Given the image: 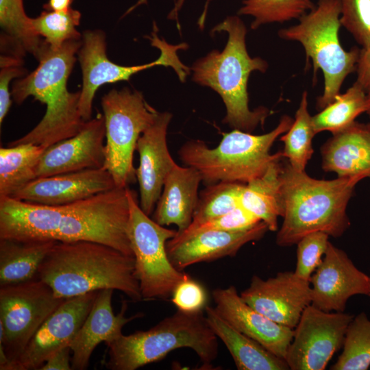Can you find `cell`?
<instances>
[{
  "mask_svg": "<svg viewBox=\"0 0 370 370\" xmlns=\"http://www.w3.org/2000/svg\"><path fill=\"white\" fill-rule=\"evenodd\" d=\"M127 190L115 187L61 206L0 197V239L92 241L134 256L127 234Z\"/></svg>",
  "mask_w": 370,
  "mask_h": 370,
  "instance_id": "obj_1",
  "label": "cell"
},
{
  "mask_svg": "<svg viewBox=\"0 0 370 370\" xmlns=\"http://www.w3.org/2000/svg\"><path fill=\"white\" fill-rule=\"evenodd\" d=\"M82 44V38L71 40L53 49L44 41L36 58L39 62L36 69L14 81L11 95L16 104L32 96L46 106V112L32 130L8 146L32 143L47 148L82 129L86 121L79 110L80 91L71 92L67 88Z\"/></svg>",
  "mask_w": 370,
  "mask_h": 370,
  "instance_id": "obj_2",
  "label": "cell"
},
{
  "mask_svg": "<svg viewBox=\"0 0 370 370\" xmlns=\"http://www.w3.org/2000/svg\"><path fill=\"white\" fill-rule=\"evenodd\" d=\"M36 277L59 298L112 289L121 291L134 301L143 300L134 256L97 242H57Z\"/></svg>",
  "mask_w": 370,
  "mask_h": 370,
  "instance_id": "obj_3",
  "label": "cell"
},
{
  "mask_svg": "<svg viewBox=\"0 0 370 370\" xmlns=\"http://www.w3.org/2000/svg\"><path fill=\"white\" fill-rule=\"evenodd\" d=\"M280 178L284 219L278 245L292 246L315 232L339 237L349 227L347 206L361 179H314L293 169L287 160L282 164Z\"/></svg>",
  "mask_w": 370,
  "mask_h": 370,
  "instance_id": "obj_4",
  "label": "cell"
},
{
  "mask_svg": "<svg viewBox=\"0 0 370 370\" xmlns=\"http://www.w3.org/2000/svg\"><path fill=\"white\" fill-rule=\"evenodd\" d=\"M223 31L228 35L224 49L212 51L197 60L190 69L193 80L221 96L226 108L223 123L251 133L258 125L264 124L271 112L265 107L249 109L247 82L252 71L264 73L268 64L259 57L249 56L245 42L247 29L238 16L227 17L211 32Z\"/></svg>",
  "mask_w": 370,
  "mask_h": 370,
  "instance_id": "obj_5",
  "label": "cell"
},
{
  "mask_svg": "<svg viewBox=\"0 0 370 370\" xmlns=\"http://www.w3.org/2000/svg\"><path fill=\"white\" fill-rule=\"evenodd\" d=\"M217 338L203 310L189 313L177 310L147 330L122 334L107 344L105 367L110 370H136L163 359L176 349L187 347L208 367L218 356Z\"/></svg>",
  "mask_w": 370,
  "mask_h": 370,
  "instance_id": "obj_6",
  "label": "cell"
},
{
  "mask_svg": "<svg viewBox=\"0 0 370 370\" xmlns=\"http://www.w3.org/2000/svg\"><path fill=\"white\" fill-rule=\"evenodd\" d=\"M294 119L284 115L271 132L254 135L239 130L223 134L219 144L209 148L202 140L184 143L178 155L186 166L197 169L207 185L219 182L247 184L262 175L282 151L270 153L275 140L286 132Z\"/></svg>",
  "mask_w": 370,
  "mask_h": 370,
  "instance_id": "obj_7",
  "label": "cell"
},
{
  "mask_svg": "<svg viewBox=\"0 0 370 370\" xmlns=\"http://www.w3.org/2000/svg\"><path fill=\"white\" fill-rule=\"evenodd\" d=\"M340 16V0H319L314 9L299 18L297 25L278 32L281 38L302 45L306 64L309 58L312 61L314 76L319 69L322 71L324 89L317 99L319 110L333 102L340 94L345 79L356 71L360 56L358 48L346 51L341 45Z\"/></svg>",
  "mask_w": 370,
  "mask_h": 370,
  "instance_id": "obj_8",
  "label": "cell"
},
{
  "mask_svg": "<svg viewBox=\"0 0 370 370\" xmlns=\"http://www.w3.org/2000/svg\"><path fill=\"white\" fill-rule=\"evenodd\" d=\"M106 138L103 168L116 187H128L136 180L133 164L137 141L158 112L136 90L112 89L101 98Z\"/></svg>",
  "mask_w": 370,
  "mask_h": 370,
  "instance_id": "obj_9",
  "label": "cell"
},
{
  "mask_svg": "<svg viewBox=\"0 0 370 370\" xmlns=\"http://www.w3.org/2000/svg\"><path fill=\"white\" fill-rule=\"evenodd\" d=\"M127 234L134 258L135 275L143 300H166L176 286L189 275L171 263L166 243L177 230L159 225L140 208L137 194L128 188Z\"/></svg>",
  "mask_w": 370,
  "mask_h": 370,
  "instance_id": "obj_10",
  "label": "cell"
},
{
  "mask_svg": "<svg viewBox=\"0 0 370 370\" xmlns=\"http://www.w3.org/2000/svg\"><path fill=\"white\" fill-rule=\"evenodd\" d=\"M151 45L160 51L155 61L141 65L122 66L110 61L106 53V35L101 30H86L82 35V44L77 58L82 71V88L80 90L79 110L82 118L91 119L95 95L101 86L121 81H129L134 74L155 66H171L180 80L184 82L190 69L180 61L177 51L188 47L186 43L173 45L153 33Z\"/></svg>",
  "mask_w": 370,
  "mask_h": 370,
  "instance_id": "obj_11",
  "label": "cell"
},
{
  "mask_svg": "<svg viewBox=\"0 0 370 370\" xmlns=\"http://www.w3.org/2000/svg\"><path fill=\"white\" fill-rule=\"evenodd\" d=\"M66 299L57 297L51 288L37 277L0 286V352L8 360L5 370Z\"/></svg>",
  "mask_w": 370,
  "mask_h": 370,
  "instance_id": "obj_12",
  "label": "cell"
},
{
  "mask_svg": "<svg viewBox=\"0 0 370 370\" xmlns=\"http://www.w3.org/2000/svg\"><path fill=\"white\" fill-rule=\"evenodd\" d=\"M354 316L344 312H325L308 306L293 329L285 361L291 370H324L343 347Z\"/></svg>",
  "mask_w": 370,
  "mask_h": 370,
  "instance_id": "obj_13",
  "label": "cell"
},
{
  "mask_svg": "<svg viewBox=\"0 0 370 370\" xmlns=\"http://www.w3.org/2000/svg\"><path fill=\"white\" fill-rule=\"evenodd\" d=\"M97 293L66 299L44 322L8 370H38L54 353L69 346L89 314Z\"/></svg>",
  "mask_w": 370,
  "mask_h": 370,
  "instance_id": "obj_14",
  "label": "cell"
},
{
  "mask_svg": "<svg viewBox=\"0 0 370 370\" xmlns=\"http://www.w3.org/2000/svg\"><path fill=\"white\" fill-rule=\"evenodd\" d=\"M240 295L256 311L292 329L311 304L310 282L292 271L280 272L267 280L254 275Z\"/></svg>",
  "mask_w": 370,
  "mask_h": 370,
  "instance_id": "obj_15",
  "label": "cell"
},
{
  "mask_svg": "<svg viewBox=\"0 0 370 370\" xmlns=\"http://www.w3.org/2000/svg\"><path fill=\"white\" fill-rule=\"evenodd\" d=\"M311 304L325 312H344L347 300L369 294V275L330 242L310 280Z\"/></svg>",
  "mask_w": 370,
  "mask_h": 370,
  "instance_id": "obj_16",
  "label": "cell"
},
{
  "mask_svg": "<svg viewBox=\"0 0 370 370\" xmlns=\"http://www.w3.org/2000/svg\"><path fill=\"white\" fill-rule=\"evenodd\" d=\"M105 138V119L99 113L75 136L45 149L37 166V178L103 167Z\"/></svg>",
  "mask_w": 370,
  "mask_h": 370,
  "instance_id": "obj_17",
  "label": "cell"
},
{
  "mask_svg": "<svg viewBox=\"0 0 370 370\" xmlns=\"http://www.w3.org/2000/svg\"><path fill=\"white\" fill-rule=\"evenodd\" d=\"M172 118L168 112H158L155 121L139 137L136 151L139 164L136 169L139 186V206L147 215L153 214L164 181L177 163L170 154L167 129Z\"/></svg>",
  "mask_w": 370,
  "mask_h": 370,
  "instance_id": "obj_18",
  "label": "cell"
},
{
  "mask_svg": "<svg viewBox=\"0 0 370 370\" xmlns=\"http://www.w3.org/2000/svg\"><path fill=\"white\" fill-rule=\"evenodd\" d=\"M114 180L103 167L38 177L12 197L47 206L81 201L114 188Z\"/></svg>",
  "mask_w": 370,
  "mask_h": 370,
  "instance_id": "obj_19",
  "label": "cell"
},
{
  "mask_svg": "<svg viewBox=\"0 0 370 370\" xmlns=\"http://www.w3.org/2000/svg\"><path fill=\"white\" fill-rule=\"evenodd\" d=\"M215 310L236 329L279 358H285L293 329L280 325L247 304L234 286L212 291Z\"/></svg>",
  "mask_w": 370,
  "mask_h": 370,
  "instance_id": "obj_20",
  "label": "cell"
},
{
  "mask_svg": "<svg viewBox=\"0 0 370 370\" xmlns=\"http://www.w3.org/2000/svg\"><path fill=\"white\" fill-rule=\"evenodd\" d=\"M113 292L112 289L98 291L89 314L71 341L73 370L86 369L95 348L100 343H110L123 334L122 329L127 323L142 317L141 313L126 317V301H122L121 310L115 315L112 306Z\"/></svg>",
  "mask_w": 370,
  "mask_h": 370,
  "instance_id": "obj_21",
  "label": "cell"
},
{
  "mask_svg": "<svg viewBox=\"0 0 370 370\" xmlns=\"http://www.w3.org/2000/svg\"><path fill=\"white\" fill-rule=\"evenodd\" d=\"M267 231V225L261 221L253 227L243 231L201 232L180 243H166L168 256L173 265L182 271L199 262L233 257L243 245L260 240Z\"/></svg>",
  "mask_w": 370,
  "mask_h": 370,
  "instance_id": "obj_22",
  "label": "cell"
},
{
  "mask_svg": "<svg viewBox=\"0 0 370 370\" xmlns=\"http://www.w3.org/2000/svg\"><path fill=\"white\" fill-rule=\"evenodd\" d=\"M322 169L340 177L370 178V123L354 121L321 147Z\"/></svg>",
  "mask_w": 370,
  "mask_h": 370,
  "instance_id": "obj_23",
  "label": "cell"
},
{
  "mask_svg": "<svg viewBox=\"0 0 370 370\" xmlns=\"http://www.w3.org/2000/svg\"><path fill=\"white\" fill-rule=\"evenodd\" d=\"M201 181L197 169L177 164L164 181L152 214L153 220L162 226L175 225L177 232L186 230L193 221Z\"/></svg>",
  "mask_w": 370,
  "mask_h": 370,
  "instance_id": "obj_24",
  "label": "cell"
},
{
  "mask_svg": "<svg viewBox=\"0 0 370 370\" xmlns=\"http://www.w3.org/2000/svg\"><path fill=\"white\" fill-rule=\"evenodd\" d=\"M207 321L218 338L224 343L238 370H287L285 360L278 357L260 343L242 333L214 308H204Z\"/></svg>",
  "mask_w": 370,
  "mask_h": 370,
  "instance_id": "obj_25",
  "label": "cell"
},
{
  "mask_svg": "<svg viewBox=\"0 0 370 370\" xmlns=\"http://www.w3.org/2000/svg\"><path fill=\"white\" fill-rule=\"evenodd\" d=\"M57 242L0 239V286L35 278L41 263Z\"/></svg>",
  "mask_w": 370,
  "mask_h": 370,
  "instance_id": "obj_26",
  "label": "cell"
},
{
  "mask_svg": "<svg viewBox=\"0 0 370 370\" xmlns=\"http://www.w3.org/2000/svg\"><path fill=\"white\" fill-rule=\"evenodd\" d=\"M282 158L273 162L262 175L245 184L240 197V206L265 223L272 232L278 230V218L283 215Z\"/></svg>",
  "mask_w": 370,
  "mask_h": 370,
  "instance_id": "obj_27",
  "label": "cell"
},
{
  "mask_svg": "<svg viewBox=\"0 0 370 370\" xmlns=\"http://www.w3.org/2000/svg\"><path fill=\"white\" fill-rule=\"evenodd\" d=\"M45 149L32 143L0 148V197H12L37 178V166Z\"/></svg>",
  "mask_w": 370,
  "mask_h": 370,
  "instance_id": "obj_28",
  "label": "cell"
},
{
  "mask_svg": "<svg viewBox=\"0 0 370 370\" xmlns=\"http://www.w3.org/2000/svg\"><path fill=\"white\" fill-rule=\"evenodd\" d=\"M1 45L37 57L44 40L36 33L27 16L23 0H0Z\"/></svg>",
  "mask_w": 370,
  "mask_h": 370,
  "instance_id": "obj_29",
  "label": "cell"
},
{
  "mask_svg": "<svg viewBox=\"0 0 370 370\" xmlns=\"http://www.w3.org/2000/svg\"><path fill=\"white\" fill-rule=\"evenodd\" d=\"M367 99L366 90L354 83L343 94L338 95L334 101L312 116L316 134L329 131L338 132L354 123L356 117L366 112Z\"/></svg>",
  "mask_w": 370,
  "mask_h": 370,
  "instance_id": "obj_30",
  "label": "cell"
},
{
  "mask_svg": "<svg viewBox=\"0 0 370 370\" xmlns=\"http://www.w3.org/2000/svg\"><path fill=\"white\" fill-rule=\"evenodd\" d=\"M317 134L314 130L312 116L308 109V92L304 91L295 119L289 130L282 134L283 157L290 165L299 171H305L314 150L312 138Z\"/></svg>",
  "mask_w": 370,
  "mask_h": 370,
  "instance_id": "obj_31",
  "label": "cell"
},
{
  "mask_svg": "<svg viewBox=\"0 0 370 370\" xmlns=\"http://www.w3.org/2000/svg\"><path fill=\"white\" fill-rule=\"evenodd\" d=\"M343 350L332 370H367L370 367V320L362 312L349 323Z\"/></svg>",
  "mask_w": 370,
  "mask_h": 370,
  "instance_id": "obj_32",
  "label": "cell"
},
{
  "mask_svg": "<svg viewBox=\"0 0 370 370\" xmlns=\"http://www.w3.org/2000/svg\"><path fill=\"white\" fill-rule=\"evenodd\" d=\"M315 8L311 0H243L238 15L254 18L251 28L271 23L299 19Z\"/></svg>",
  "mask_w": 370,
  "mask_h": 370,
  "instance_id": "obj_33",
  "label": "cell"
},
{
  "mask_svg": "<svg viewBox=\"0 0 370 370\" xmlns=\"http://www.w3.org/2000/svg\"><path fill=\"white\" fill-rule=\"evenodd\" d=\"M80 20V12L70 8L64 11L45 10L32 18V23L44 41L51 49H58L69 40H82V36L76 28Z\"/></svg>",
  "mask_w": 370,
  "mask_h": 370,
  "instance_id": "obj_34",
  "label": "cell"
},
{
  "mask_svg": "<svg viewBox=\"0 0 370 370\" xmlns=\"http://www.w3.org/2000/svg\"><path fill=\"white\" fill-rule=\"evenodd\" d=\"M245 184L219 182L207 185L200 193L191 223H199L230 212L240 205Z\"/></svg>",
  "mask_w": 370,
  "mask_h": 370,
  "instance_id": "obj_35",
  "label": "cell"
},
{
  "mask_svg": "<svg viewBox=\"0 0 370 370\" xmlns=\"http://www.w3.org/2000/svg\"><path fill=\"white\" fill-rule=\"evenodd\" d=\"M261 221L240 205L228 213L199 223H191L189 226L167 241L174 244L208 230L243 231L250 229Z\"/></svg>",
  "mask_w": 370,
  "mask_h": 370,
  "instance_id": "obj_36",
  "label": "cell"
},
{
  "mask_svg": "<svg viewBox=\"0 0 370 370\" xmlns=\"http://www.w3.org/2000/svg\"><path fill=\"white\" fill-rule=\"evenodd\" d=\"M329 235L322 232L308 234L297 243V263L295 273L310 282V278L321 262L328 246Z\"/></svg>",
  "mask_w": 370,
  "mask_h": 370,
  "instance_id": "obj_37",
  "label": "cell"
},
{
  "mask_svg": "<svg viewBox=\"0 0 370 370\" xmlns=\"http://www.w3.org/2000/svg\"><path fill=\"white\" fill-rule=\"evenodd\" d=\"M340 22L362 47H370V0H340Z\"/></svg>",
  "mask_w": 370,
  "mask_h": 370,
  "instance_id": "obj_38",
  "label": "cell"
},
{
  "mask_svg": "<svg viewBox=\"0 0 370 370\" xmlns=\"http://www.w3.org/2000/svg\"><path fill=\"white\" fill-rule=\"evenodd\" d=\"M171 300L179 310L197 312L206 306L207 294L201 284L188 276L174 288Z\"/></svg>",
  "mask_w": 370,
  "mask_h": 370,
  "instance_id": "obj_39",
  "label": "cell"
},
{
  "mask_svg": "<svg viewBox=\"0 0 370 370\" xmlns=\"http://www.w3.org/2000/svg\"><path fill=\"white\" fill-rule=\"evenodd\" d=\"M23 58L1 54L0 58V123L2 124L5 116L10 110L12 100L11 92L9 90L10 82L14 78L25 76L27 73L23 67Z\"/></svg>",
  "mask_w": 370,
  "mask_h": 370,
  "instance_id": "obj_40",
  "label": "cell"
},
{
  "mask_svg": "<svg viewBox=\"0 0 370 370\" xmlns=\"http://www.w3.org/2000/svg\"><path fill=\"white\" fill-rule=\"evenodd\" d=\"M71 349L66 346L54 353L40 367L39 370H71Z\"/></svg>",
  "mask_w": 370,
  "mask_h": 370,
  "instance_id": "obj_41",
  "label": "cell"
},
{
  "mask_svg": "<svg viewBox=\"0 0 370 370\" xmlns=\"http://www.w3.org/2000/svg\"><path fill=\"white\" fill-rule=\"evenodd\" d=\"M356 71L357 78L355 83L367 90L370 86V47L360 49Z\"/></svg>",
  "mask_w": 370,
  "mask_h": 370,
  "instance_id": "obj_42",
  "label": "cell"
},
{
  "mask_svg": "<svg viewBox=\"0 0 370 370\" xmlns=\"http://www.w3.org/2000/svg\"><path fill=\"white\" fill-rule=\"evenodd\" d=\"M73 0H49L43 8L48 11H64L71 8Z\"/></svg>",
  "mask_w": 370,
  "mask_h": 370,
  "instance_id": "obj_43",
  "label": "cell"
},
{
  "mask_svg": "<svg viewBox=\"0 0 370 370\" xmlns=\"http://www.w3.org/2000/svg\"><path fill=\"white\" fill-rule=\"evenodd\" d=\"M366 93L367 99V108L366 112L369 115L370 119V86L367 89Z\"/></svg>",
  "mask_w": 370,
  "mask_h": 370,
  "instance_id": "obj_44",
  "label": "cell"
},
{
  "mask_svg": "<svg viewBox=\"0 0 370 370\" xmlns=\"http://www.w3.org/2000/svg\"><path fill=\"white\" fill-rule=\"evenodd\" d=\"M147 0H138V2L134 5L133 6H132L130 8H129L127 12H125V14H129L130 12H132V10H134L136 8H137L138 5H142V4H145V3H147Z\"/></svg>",
  "mask_w": 370,
  "mask_h": 370,
  "instance_id": "obj_45",
  "label": "cell"
},
{
  "mask_svg": "<svg viewBox=\"0 0 370 370\" xmlns=\"http://www.w3.org/2000/svg\"><path fill=\"white\" fill-rule=\"evenodd\" d=\"M369 280H370V275H369ZM369 296L370 297V284H369Z\"/></svg>",
  "mask_w": 370,
  "mask_h": 370,
  "instance_id": "obj_46",
  "label": "cell"
},
{
  "mask_svg": "<svg viewBox=\"0 0 370 370\" xmlns=\"http://www.w3.org/2000/svg\"><path fill=\"white\" fill-rule=\"evenodd\" d=\"M209 0L207 1V3H208Z\"/></svg>",
  "mask_w": 370,
  "mask_h": 370,
  "instance_id": "obj_47",
  "label": "cell"
}]
</instances>
